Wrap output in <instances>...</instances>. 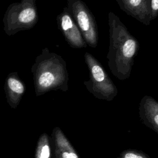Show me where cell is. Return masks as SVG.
I'll return each mask as SVG.
<instances>
[{
    "mask_svg": "<svg viewBox=\"0 0 158 158\" xmlns=\"http://www.w3.org/2000/svg\"><path fill=\"white\" fill-rule=\"evenodd\" d=\"M7 85L10 92L14 94L10 106L12 108L15 109L19 103L20 96L25 91V88L20 81L13 78L8 79Z\"/></svg>",
    "mask_w": 158,
    "mask_h": 158,
    "instance_id": "9",
    "label": "cell"
},
{
    "mask_svg": "<svg viewBox=\"0 0 158 158\" xmlns=\"http://www.w3.org/2000/svg\"><path fill=\"white\" fill-rule=\"evenodd\" d=\"M36 16L35 11L32 8H27L23 10L19 15V20L22 23H29L33 21Z\"/></svg>",
    "mask_w": 158,
    "mask_h": 158,
    "instance_id": "11",
    "label": "cell"
},
{
    "mask_svg": "<svg viewBox=\"0 0 158 158\" xmlns=\"http://www.w3.org/2000/svg\"><path fill=\"white\" fill-rule=\"evenodd\" d=\"M149 6L151 20L158 15V0H149Z\"/></svg>",
    "mask_w": 158,
    "mask_h": 158,
    "instance_id": "12",
    "label": "cell"
},
{
    "mask_svg": "<svg viewBox=\"0 0 158 158\" xmlns=\"http://www.w3.org/2000/svg\"><path fill=\"white\" fill-rule=\"evenodd\" d=\"M139 115L141 122L158 134V101L146 95L140 101Z\"/></svg>",
    "mask_w": 158,
    "mask_h": 158,
    "instance_id": "7",
    "label": "cell"
},
{
    "mask_svg": "<svg viewBox=\"0 0 158 158\" xmlns=\"http://www.w3.org/2000/svg\"><path fill=\"white\" fill-rule=\"evenodd\" d=\"M84 58L89 70V80L83 82L86 89L96 98L107 101L113 100L118 90L103 66L88 52Z\"/></svg>",
    "mask_w": 158,
    "mask_h": 158,
    "instance_id": "2",
    "label": "cell"
},
{
    "mask_svg": "<svg viewBox=\"0 0 158 158\" xmlns=\"http://www.w3.org/2000/svg\"><path fill=\"white\" fill-rule=\"evenodd\" d=\"M109 46L107 55L108 66L112 74L120 80L130 77L139 43L114 12L108 14Z\"/></svg>",
    "mask_w": 158,
    "mask_h": 158,
    "instance_id": "1",
    "label": "cell"
},
{
    "mask_svg": "<svg viewBox=\"0 0 158 158\" xmlns=\"http://www.w3.org/2000/svg\"><path fill=\"white\" fill-rule=\"evenodd\" d=\"M117 158H150V157L142 151L130 149L122 151Z\"/></svg>",
    "mask_w": 158,
    "mask_h": 158,
    "instance_id": "10",
    "label": "cell"
},
{
    "mask_svg": "<svg viewBox=\"0 0 158 158\" xmlns=\"http://www.w3.org/2000/svg\"><path fill=\"white\" fill-rule=\"evenodd\" d=\"M60 28L67 43L74 48H86L87 44L72 17L69 10H65L59 17Z\"/></svg>",
    "mask_w": 158,
    "mask_h": 158,
    "instance_id": "4",
    "label": "cell"
},
{
    "mask_svg": "<svg viewBox=\"0 0 158 158\" xmlns=\"http://www.w3.org/2000/svg\"><path fill=\"white\" fill-rule=\"evenodd\" d=\"M120 8L127 15L144 25L151 21L149 0H116Z\"/></svg>",
    "mask_w": 158,
    "mask_h": 158,
    "instance_id": "5",
    "label": "cell"
},
{
    "mask_svg": "<svg viewBox=\"0 0 158 158\" xmlns=\"http://www.w3.org/2000/svg\"><path fill=\"white\" fill-rule=\"evenodd\" d=\"M35 158H52L51 138L46 133H42L38 139Z\"/></svg>",
    "mask_w": 158,
    "mask_h": 158,
    "instance_id": "8",
    "label": "cell"
},
{
    "mask_svg": "<svg viewBox=\"0 0 158 158\" xmlns=\"http://www.w3.org/2000/svg\"><path fill=\"white\" fill-rule=\"evenodd\" d=\"M68 9L87 45L96 48L98 42V26L88 7L81 0H68Z\"/></svg>",
    "mask_w": 158,
    "mask_h": 158,
    "instance_id": "3",
    "label": "cell"
},
{
    "mask_svg": "<svg viewBox=\"0 0 158 158\" xmlns=\"http://www.w3.org/2000/svg\"><path fill=\"white\" fill-rule=\"evenodd\" d=\"M51 138L53 158H80L77 152L59 127H56L53 128Z\"/></svg>",
    "mask_w": 158,
    "mask_h": 158,
    "instance_id": "6",
    "label": "cell"
}]
</instances>
